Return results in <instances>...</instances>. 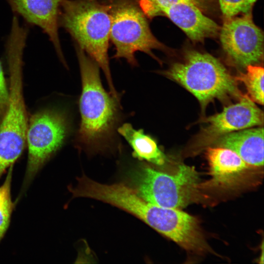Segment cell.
<instances>
[{
    "label": "cell",
    "instance_id": "obj_3",
    "mask_svg": "<svg viewBox=\"0 0 264 264\" xmlns=\"http://www.w3.org/2000/svg\"><path fill=\"white\" fill-rule=\"evenodd\" d=\"M59 25L70 35L75 45L97 64L104 73L110 93L119 97L110 67L111 21L107 0H63Z\"/></svg>",
    "mask_w": 264,
    "mask_h": 264
},
{
    "label": "cell",
    "instance_id": "obj_17",
    "mask_svg": "<svg viewBox=\"0 0 264 264\" xmlns=\"http://www.w3.org/2000/svg\"><path fill=\"white\" fill-rule=\"evenodd\" d=\"M216 0H143L141 8L147 17L153 18L158 16L162 7L170 4L186 3L195 5L204 13L213 10Z\"/></svg>",
    "mask_w": 264,
    "mask_h": 264
},
{
    "label": "cell",
    "instance_id": "obj_8",
    "mask_svg": "<svg viewBox=\"0 0 264 264\" xmlns=\"http://www.w3.org/2000/svg\"><path fill=\"white\" fill-rule=\"evenodd\" d=\"M219 36L224 53L236 66L246 67L263 60L264 34L253 21L252 10L224 19Z\"/></svg>",
    "mask_w": 264,
    "mask_h": 264
},
{
    "label": "cell",
    "instance_id": "obj_2",
    "mask_svg": "<svg viewBox=\"0 0 264 264\" xmlns=\"http://www.w3.org/2000/svg\"><path fill=\"white\" fill-rule=\"evenodd\" d=\"M27 30L11 27L6 45L10 86L6 110L0 123V177L22 154L28 126L22 91L23 52Z\"/></svg>",
    "mask_w": 264,
    "mask_h": 264
},
{
    "label": "cell",
    "instance_id": "obj_18",
    "mask_svg": "<svg viewBox=\"0 0 264 264\" xmlns=\"http://www.w3.org/2000/svg\"><path fill=\"white\" fill-rule=\"evenodd\" d=\"M224 19L230 18L252 10L258 0H218Z\"/></svg>",
    "mask_w": 264,
    "mask_h": 264
},
{
    "label": "cell",
    "instance_id": "obj_19",
    "mask_svg": "<svg viewBox=\"0 0 264 264\" xmlns=\"http://www.w3.org/2000/svg\"><path fill=\"white\" fill-rule=\"evenodd\" d=\"M8 99V90L0 61V108L6 107Z\"/></svg>",
    "mask_w": 264,
    "mask_h": 264
},
{
    "label": "cell",
    "instance_id": "obj_13",
    "mask_svg": "<svg viewBox=\"0 0 264 264\" xmlns=\"http://www.w3.org/2000/svg\"><path fill=\"white\" fill-rule=\"evenodd\" d=\"M212 145L236 153L247 164L254 168L264 165V128L245 129L223 135Z\"/></svg>",
    "mask_w": 264,
    "mask_h": 264
},
{
    "label": "cell",
    "instance_id": "obj_14",
    "mask_svg": "<svg viewBox=\"0 0 264 264\" xmlns=\"http://www.w3.org/2000/svg\"><path fill=\"white\" fill-rule=\"evenodd\" d=\"M117 131L132 148L134 157L159 166H162L167 162L166 156L156 141L144 133L143 130H135L131 124L125 123L117 128Z\"/></svg>",
    "mask_w": 264,
    "mask_h": 264
},
{
    "label": "cell",
    "instance_id": "obj_5",
    "mask_svg": "<svg viewBox=\"0 0 264 264\" xmlns=\"http://www.w3.org/2000/svg\"><path fill=\"white\" fill-rule=\"evenodd\" d=\"M130 179L140 197L162 207L180 209L206 198L193 167L181 165L176 173L169 174L143 163L131 171Z\"/></svg>",
    "mask_w": 264,
    "mask_h": 264
},
{
    "label": "cell",
    "instance_id": "obj_10",
    "mask_svg": "<svg viewBox=\"0 0 264 264\" xmlns=\"http://www.w3.org/2000/svg\"><path fill=\"white\" fill-rule=\"evenodd\" d=\"M206 158L210 178L199 183L201 189L232 190L246 183L256 168L247 164L236 153L220 147H208Z\"/></svg>",
    "mask_w": 264,
    "mask_h": 264
},
{
    "label": "cell",
    "instance_id": "obj_1",
    "mask_svg": "<svg viewBox=\"0 0 264 264\" xmlns=\"http://www.w3.org/2000/svg\"><path fill=\"white\" fill-rule=\"evenodd\" d=\"M75 49L82 80L77 142L88 152L103 151L112 143L119 121V98L103 88L97 64L76 45Z\"/></svg>",
    "mask_w": 264,
    "mask_h": 264
},
{
    "label": "cell",
    "instance_id": "obj_12",
    "mask_svg": "<svg viewBox=\"0 0 264 264\" xmlns=\"http://www.w3.org/2000/svg\"><path fill=\"white\" fill-rule=\"evenodd\" d=\"M161 15L169 19L193 42H203L219 35L220 26L194 5L170 4L160 8L158 16Z\"/></svg>",
    "mask_w": 264,
    "mask_h": 264
},
{
    "label": "cell",
    "instance_id": "obj_15",
    "mask_svg": "<svg viewBox=\"0 0 264 264\" xmlns=\"http://www.w3.org/2000/svg\"><path fill=\"white\" fill-rule=\"evenodd\" d=\"M244 73L240 72L235 77L237 81L242 82L247 90L248 97L254 102L264 104V68L256 65L246 67Z\"/></svg>",
    "mask_w": 264,
    "mask_h": 264
},
{
    "label": "cell",
    "instance_id": "obj_11",
    "mask_svg": "<svg viewBox=\"0 0 264 264\" xmlns=\"http://www.w3.org/2000/svg\"><path fill=\"white\" fill-rule=\"evenodd\" d=\"M13 11L28 22L40 27L49 37L65 63L59 38L60 9L63 0H7Z\"/></svg>",
    "mask_w": 264,
    "mask_h": 264
},
{
    "label": "cell",
    "instance_id": "obj_4",
    "mask_svg": "<svg viewBox=\"0 0 264 264\" xmlns=\"http://www.w3.org/2000/svg\"><path fill=\"white\" fill-rule=\"evenodd\" d=\"M163 73L194 95L203 108L215 98L244 96L235 77L218 59L194 49H186L181 59Z\"/></svg>",
    "mask_w": 264,
    "mask_h": 264
},
{
    "label": "cell",
    "instance_id": "obj_16",
    "mask_svg": "<svg viewBox=\"0 0 264 264\" xmlns=\"http://www.w3.org/2000/svg\"><path fill=\"white\" fill-rule=\"evenodd\" d=\"M13 166L9 168L6 177L0 186V241L8 229L14 207L11 196Z\"/></svg>",
    "mask_w": 264,
    "mask_h": 264
},
{
    "label": "cell",
    "instance_id": "obj_9",
    "mask_svg": "<svg viewBox=\"0 0 264 264\" xmlns=\"http://www.w3.org/2000/svg\"><path fill=\"white\" fill-rule=\"evenodd\" d=\"M254 103L244 95L237 103L224 107L221 112L203 119L206 126L196 139L194 151L197 153L226 134L262 125L263 112Z\"/></svg>",
    "mask_w": 264,
    "mask_h": 264
},
{
    "label": "cell",
    "instance_id": "obj_6",
    "mask_svg": "<svg viewBox=\"0 0 264 264\" xmlns=\"http://www.w3.org/2000/svg\"><path fill=\"white\" fill-rule=\"evenodd\" d=\"M111 27L110 40L115 53L113 58H124L132 66H138L135 54L143 52L156 60L154 49L165 50L166 47L153 34L147 16L137 0H107Z\"/></svg>",
    "mask_w": 264,
    "mask_h": 264
},
{
    "label": "cell",
    "instance_id": "obj_7",
    "mask_svg": "<svg viewBox=\"0 0 264 264\" xmlns=\"http://www.w3.org/2000/svg\"><path fill=\"white\" fill-rule=\"evenodd\" d=\"M68 131L67 118L61 110L44 109L31 116L26 134L28 160L22 190L62 147Z\"/></svg>",
    "mask_w": 264,
    "mask_h": 264
}]
</instances>
